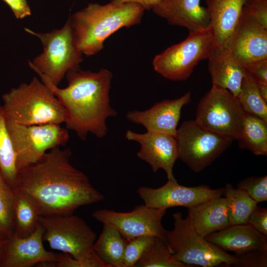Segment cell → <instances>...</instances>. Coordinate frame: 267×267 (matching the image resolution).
Masks as SVG:
<instances>
[{"instance_id": "obj_32", "label": "cell", "mask_w": 267, "mask_h": 267, "mask_svg": "<svg viewBox=\"0 0 267 267\" xmlns=\"http://www.w3.org/2000/svg\"><path fill=\"white\" fill-rule=\"evenodd\" d=\"M238 188L246 193L256 203L267 201V176L251 177L238 184Z\"/></svg>"}, {"instance_id": "obj_23", "label": "cell", "mask_w": 267, "mask_h": 267, "mask_svg": "<svg viewBox=\"0 0 267 267\" xmlns=\"http://www.w3.org/2000/svg\"><path fill=\"white\" fill-rule=\"evenodd\" d=\"M13 190L14 232L21 237L33 233L41 216L39 205L34 198L18 187Z\"/></svg>"}, {"instance_id": "obj_18", "label": "cell", "mask_w": 267, "mask_h": 267, "mask_svg": "<svg viewBox=\"0 0 267 267\" xmlns=\"http://www.w3.org/2000/svg\"><path fill=\"white\" fill-rule=\"evenodd\" d=\"M44 229L39 223L27 237L13 233L9 237L2 267H31L44 262H56L58 254L46 250L43 245Z\"/></svg>"}, {"instance_id": "obj_39", "label": "cell", "mask_w": 267, "mask_h": 267, "mask_svg": "<svg viewBox=\"0 0 267 267\" xmlns=\"http://www.w3.org/2000/svg\"><path fill=\"white\" fill-rule=\"evenodd\" d=\"M9 236L0 231V267H2L5 257Z\"/></svg>"}, {"instance_id": "obj_30", "label": "cell", "mask_w": 267, "mask_h": 267, "mask_svg": "<svg viewBox=\"0 0 267 267\" xmlns=\"http://www.w3.org/2000/svg\"><path fill=\"white\" fill-rule=\"evenodd\" d=\"M0 231L9 237L14 232L13 190L0 169Z\"/></svg>"}, {"instance_id": "obj_5", "label": "cell", "mask_w": 267, "mask_h": 267, "mask_svg": "<svg viewBox=\"0 0 267 267\" xmlns=\"http://www.w3.org/2000/svg\"><path fill=\"white\" fill-rule=\"evenodd\" d=\"M174 227L167 230L165 241L178 261L189 267H241L240 261L200 235L187 217L180 212L173 215Z\"/></svg>"}, {"instance_id": "obj_29", "label": "cell", "mask_w": 267, "mask_h": 267, "mask_svg": "<svg viewBox=\"0 0 267 267\" xmlns=\"http://www.w3.org/2000/svg\"><path fill=\"white\" fill-rule=\"evenodd\" d=\"M135 267H189L176 259L165 240L158 237L139 258Z\"/></svg>"}, {"instance_id": "obj_13", "label": "cell", "mask_w": 267, "mask_h": 267, "mask_svg": "<svg viewBox=\"0 0 267 267\" xmlns=\"http://www.w3.org/2000/svg\"><path fill=\"white\" fill-rule=\"evenodd\" d=\"M166 210L152 208L144 204L128 212L102 209L94 211L92 217L103 224L116 229L125 239L143 235L165 239L167 230L162 221Z\"/></svg>"}, {"instance_id": "obj_36", "label": "cell", "mask_w": 267, "mask_h": 267, "mask_svg": "<svg viewBox=\"0 0 267 267\" xmlns=\"http://www.w3.org/2000/svg\"><path fill=\"white\" fill-rule=\"evenodd\" d=\"M244 67L258 83L267 84V59L253 62Z\"/></svg>"}, {"instance_id": "obj_20", "label": "cell", "mask_w": 267, "mask_h": 267, "mask_svg": "<svg viewBox=\"0 0 267 267\" xmlns=\"http://www.w3.org/2000/svg\"><path fill=\"white\" fill-rule=\"evenodd\" d=\"M245 0H206L210 27L216 45L228 48L239 25Z\"/></svg>"}, {"instance_id": "obj_1", "label": "cell", "mask_w": 267, "mask_h": 267, "mask_svg": "<svg viewBox=\"0 0 267 267\" xmlns=\"http://www.w3.org/2000/svg\"><path fill=\"white\" fill-rule=\"evenodd\" d=\"M71 155L68 148L56 147L18 172L17 187L34 198L41 216L73 214L80 207L104 199L88 177L71 164Z\"/></svg>"}, {"instance_id": "obj_12", "label": "cell", "mask_w": 267, "mask_h": 267, "mask_svg": "<svg viewBox=\"0 0 267 267\" xmlns=\"http://www.w3.org/2000/svg\"><path fill=\"white\" fill-rule=\"evenodd\" d=\"M205 238L232 253L240 261L241 267H267V237L249 223L231 225Z\"/></svg>"}, {"instance_id": "obj_24", "label": "cell", "mask_w": 267, "mask_h": 267, "mask_svg": "<svg viewBox=\"0 0 267 267\" xmlns=\"http://www.w3.org/2000/svg\"><path fill=\"white\" fill-rule=\"evenodd\" d=\"M237 140L256 156L267 155V121L245 112Z\"/></svg>"}, {"instance_id": "obj_11", "label": "cell", "mask_w": 267, "mask_h": 267, "mask_svg": "<svg viewBox=\"0 0 267 267\" xmlns=\"http://www.w3.org/2000/svg\"><path fill=\"white\" fill-rule=\"evenodd\" d=\"M245 112L229 90L212 85L199 101L195 121L205 129L237 140Z\"/></svg>"}, {"instance_id": "obj_34", "label": "cell", "mask_w": 267, "mask_h": 267, "mask_svg": "<svg viewBox=\"0 0 267 267\" xmlns=\"http://www.w3.org/2000/svg\"><path fill=\"white\" fill-rule=\"evenodd\" d=\"M54 267H108L100 258L82 261L75 259L67 254H58Z\"/></svg>"}, {"instance_id": "obj_7", "label": "cell", "mask_w": 267, "mask_h": 267, "mask_svg": "<svg viewBox=\"0 0 267 267\" xmlns=\"http://www.w3.org/2000/svg\"><path fill=\"white\" fill-rule=\"evenodd\" d=\"M39 222L44 229L43 240L51 249L79 260L99 258L93 249L96 234L82 218L73 214L40 216Z\"/></svg>"}, {"instance_id": "obj_10", "label": "cell", "mask_w": 267, "mask_h": 267, "mask_svg": "<svg viewBox=\"0 0 267 267\" xmlns=\"http://www.w3.org/2000/svg\"><path fill=\"white\" fill-rule=\"evenodd\" d=\"M175 138L178 159L195 173H199L210 165L232 141L205 129L195 120L183 122L177 129Z\"/></svg>"}, {"instance_id": "obj_21", "label": "cell", "mask_w": 267, "mask_h": 267, "mask_svg": "<svg viewBox=\"0 0 267 267\" xmlns=\"http://www.w3.org/2000/svg\"><path fill=\"white\" fill-rule=\"evenodd\" d=\"M208 59L212 84L227 89L238 97L246 72L244 66L231 56L228 48L217 45Z\"/></svg>"}, {"instance_id": "obj_17", "label": "cell", "mask_w": 267, "mask_h": 267, "mask_svg": "<svg viewBox=\"0 0 267 267\" xmlns=\"http://www.w3.org/2000/svg\"><path fill=\"white\" fill-rule=\"evenodd\" d=\"M190 91L172 100L156 103L144 111L132 110L126 117L131 122L142 125L147 131H154L176 136L182 107L190 102Z\"/></svg>"}, {"instance_id": "obj_9", "label": "cell", "mask_w": 267, "mask_h": 267, "mask_svg": "<svg viewBox=\"0 0 267 267\" xmlns=\"http://www.w3.org/2000/svg\"><path fill=\"white\" fill-rule=\"evenodd\" d=\"M6 126L15 154L18 173L39 161L48 150L65 146L69 140L68 130L60 124L26 126L6 119Z\"/></svg>"}, {"instance_id": "obj_37", "label": "cell", "mask_w": 267, "mask_h": 267, "mask_svg": "<svg viewBox=\"0 0 267 267\" xmlns=\"http://www.w3.org/2000/svg\"><path fill=\"white\" fill-rule=\"evenodd\" d=\"M10 8L17 19H22L31 15L27 0H2Z\"/></svg>"}, {"instance_id": "obj_25", "label": "cell", "mask_w": 267, "mask_h": 267, "mask_svg": "<svg viewBox=\"0 0 267 267\" xmlns=\"http://www.w3.org/2000/svg\"><path fill=\"white\" fill-rule=\"evenodd\" d=\"M125 239L114 227L103 224L93 249L108 267H123Z\"/></svg>"}, {"instance_id": "obj_2", "label": "cell", "mask_w": 267, "mask_h": 267, "mask_svg": "<svg viewBox=\"0 0 267 267\" xmlns=\"http://www.w3.org/2000/svg\"><path fill=\"white\" fill-rule=\"evenodd\" d=\"M34 71L63 106L67 130L74 131L84 141L89 133L100 138L106 135L107 119L117 115L110 105L113 75L109 70L101 69L93 72L79 68L69 71L65 75L68 86L63 89L53 85L39 71Z\"/></svg>"}, {"instance_id": "obj_35", "label": "cell", "mask_w": 267, "mask_h": 267, "mask_svg": "<svg viewBox=\"0 0 267 267\" xmlns=\"http://www.w3.org/2000/svg\"><path fill=\"white\" fill-rule=\"evenodd\" d=\"M248 223L267 237V209L257 205L251 213Z\"/></svg>"}, {"instance_id": "obj_8", "label": "cell", "mask_w": 267, "mask_h": 267, "mask_svg": "<svg viewBox=\"0 0 267 267\" xmlns=\"http://www.w3.org/2000/svg\"><path fill=\"white\" fill-rule=\"evenodd\" d=\"M216 45L210 27L190 32L185 40L157 54L152 61L153 67L166 79L186 80L200 61L208 59Z\"/></svg>"}, {"instance_id": "obj_3", "label": "cell", "mask_w": 267, "mask_h": 267, "mask_svg": "<svg viewBox=\"0 0 267 267\" xmlns=\"http://www.w3.org/2000/svg\"><path fill=\"white\" fill-rule=\"evenodd\" d=\"M144 10L134 3H89L69 16L79 49L88 56L96 54L103 48L104 41L116 31L139 24Z\"/></svg>"}, {"instance_id": "obj_15", "label": "cell", "mask_w": 267, "mask_h": 267, "mask_svg": "<svg viewBox=\"0 0 267 267\" xmlns=\"http://www.w3.org/2000/svg\"><path fill=\"white\" fill-rule=\"evenodd\" d=\"M126 138L138 142L140 146L137 156L147 162L153 172L163 170L168 179L175 180L173 168L178 159V150L175 136L160 132L147 131L139 134L127 131Z\"/></svg>"}, {"instance_id": "obj_26", "label": "cell", "mask_w": 267, "mask_h": 267, "mask_svg": "<svg viewBox=\"0 0 267 267\" xmlns=\"http://www.w3.org/2000/svg\"><path fill=\"white\" fill-rule=\"evenodd\" d=\"M223 188L230 225L248 223L249 218L258 203L244 191L234 187L230 183H227Z\"/></svg>"}, {"instance_id": "obj_33", "label": "cell", "mask_w": 267, "mask_h": 267, "mask_svg": "<svg viewBox=\"0 0 267 267\" xmlns=\"http://www.w3.org/2000/svg\"><path fill=\"white\" fill-rule=\"evenodd\" d=\"M242 14L267 28V0H245Z\"/></svg>"}, {"instance_id": "obj_38", "label": "cell", "mask_w": 267, "mask_h": 267, "mask_svg": "<svg viewBox=\"0 0 267 267\" xmlns=\"http://www.w3.org/2000/svg\"><path fill=\"white\" fill-rule=\"evenodd\" d=\"M161 0H111V2L115 4L125 3H137L142 6L145 10L152 9Z\"/></svg>"}, {"instance_id": "obj_22", "label": "cell", "mask_w": 267, "mask_h": 267, "mask_svg": "<svg viewBox=\"0 0 267 267\" xmlns=\"http://www.w3.org/2000/svg\"><path fill=\"white\" fill-rule=\"evenodd\" d=\"M187 217L196 231L204 237L231 225L227 203L222 196L188 208Z\"/></svg>"}, {"instance_id": "obj_6", "label": "cell", "mask_w": 267, "mask_h": 267, "mask_svg": "<svg viewBox=\"0 0 267 267\" xmlns=\"http://www.w3.org/2000/svg\"><path fill=\"white\" fill-rule=\"evenodd\" d=\"M27 33L38 37L43 45V51L29 61L30 67L46 76L56 86L69 71L80 68L83 53L79 49L75 39L70 19L63 27L50 32L36 33L24 28Z\"/></svg>"}, {"instance_id": "obj_19", "label": "cell", "mask_w": 267, "mask_h": 267, "mask_svg": "<svg viewBox=\"0 0 267 267\" xmlns=\"http://www.w3.org/2000/svg\"><path fill=\"white\" fill-rule=\"evenodd\" d=\"M201 0H161L152 9L171 25L186 28L189 32L210 28V17Z\"/></svg>"}, {"instance_id": "obj_28", "label": "cell", "mask_w": 267, "mask_h": 267, "mask_svg": "<svg viewBox=\"0 0 267 267\" xmlns=\"http://www.w3.org/2000/svg\"><path fill=\"white\" fill-rule=\"evenodd\" d=\"M237 98L245 112L267 121V102L260 93L256 80L247 70Z\"/></svg>"}, {"instance_id": "obj_14", "label": "cell", "mask_w": 267, "mask_h": 267, "mask_svg": "<svg viewBox=\"0 0 267 267\" xmlns=\"http://www.w3.org/2000/svg\"><path fill=\"white\" fill-rule=\"evenodd\" d=\"M223 188L212 189L208 185L188 187L177 180L168 179L163 186L152 188L140 186L137 193L148 207L161 210L174 207H194L209 199L222 196Z\"/></svg>"}, {"instance_id": "obj_27", "label": "cell", "mask_w": 267, "mask_h": 267, "mask_svg": "<svg viewBox=\"0 0 267 267\" xmlns=\"http://www.w3.org/2000/svg\"><path fill=\"white\" fill-rule=\"evenodd\" d=\"M15 160L6 119L3 107L0 105V169L5 179L13 189L17 187L18 179Z\"/></svg>"}, {"instance_id": "obj_16", "label": "cell", "mask_w": 267, "mask_h": 267, "mask_svg": "<svg viewBox=\"0 0 267 267\" xmlns=\"http://www.w3.org/2000/svg\"><path fill=\"white\" fill-rule=\"evenodd\" d=\"M228 49L243 66L267 59V28L242 14Z\"/></svg>"}, {"instance_id": "obj_4", "label": "cell", "mask_w": 267, "mask_h": 267, "mask_svg": "<svg viewBox=\"0 0 267 267\" xmlns=\"http://www.w3.org/2000/svg\"><path fill=\"white\" fill-rule=\"evenodd\" d=\"M6 119L26 126L64 123L65 110L51 90L36 77L2 96Z\"/></svg>"}, {"instance_id": "obj_31", "label": "cell", "mask_w": 267, "mask_h": 267, "mask_svg": "<svg viewBox=\"0 0 267 267\" xmlns=\"http://www.w3.org/2000/svg\"><path fill=\"white\" fill-rule=\"evenodd\" d=\"M156 237L143 235L125 239L123 267H135L136 262L153 243Z\"/></svg>"}, {"instance_id": "obj_40", "label": "cell", "mask_w": 267, "mask_h": 267, "mask_svg": "<svg viewBox=\"0 0 267 267\" xmlns=\"http://www.w3.org/2000/svg\"><path fill=\"white\" fill-rule=\"evenodd\" d=\"M260 93L263 99L267 102V84L258 83Z\"/></svg>"}]
</instances>
